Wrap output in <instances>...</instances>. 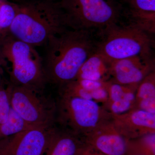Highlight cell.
<instances>
[{"instance_id":"24","label":"cell","mask_w":155,"mask_h":155,"mask_svg":"<svg viewBox=\"0 0 155 155\" xmlns=\"http://www.w3.org/2000/svg\"><path fill=\"white\" fill-rule=\"evenodd\" d=\"M1 74H0V81H1Z\"/></svg>"},{"instance_id":"19","label":"cell","mask_w":155,"mask_h":155,"mask_svg":"<svg viewBox=\"0 0 155 155\" xmlns=\"http://www.w3.org/2000/svg\"><path fill=\"white\" fill-rule=\"evenodd\" d=\"M17 10L16 2L0 0V28L3 36L8 34L10 27L16 17Z\"/></svg>"},{"instance_id":"21","label":"cell","mask_w":155,"mask_h":155,"mask_svg":"<svg viewBox=\"0 0 155 155\" xmlns=\"http://www.w3.org/2000/svg\"><path fill=\"white\" fill-rule=\"evenodd\" d=\"M75 155H107L83 142L79 147Z\"/></svg>"},{"instance_id":"3","label":"cell","mask_w":155,"mask_h":155,"mask_svg":"<svg viewBox=\"0 0 155 155\" xmlns=\"http://www.w3.org/2000/svg\"><path fill=\"white\" fill-rule=\"evenodd\" d=\"M0 54L10 65L11 84L41 91L48 81L43 60L31 45L9 34L1 39Z\"/></svg>"},{"instance_id":"2","label":"cell","mask_w":155,"mask_h":155,"mask_svg":"<svg viewBox=\"0 0 155 155\" xmlns=\"http://www.w3.org/2000/svg\"><path fill=\"white\" fill-rule=\"evenodd\" d=\"M16 17L8 34L35 47L70 28L61 2L56 0L16 1Z\"/></svg>"},{"instance_id":"1","label":"cell","mask_w":155,"mask_h":155,"mask_svg":"<svg viewBox=\"0 0 155 155\" xmlns=\"http://www.w3.org/2000/svg\"><path fill=\"white\" fill-rule=\"evenodd\" d=\"M93 31L69 28L47 42L43 60L48 82L59 87L75 80L84 62L96 51Z\"/></svg>"},{"instance_id":"8","label":"cell","mask_w":155,"mask_h":155,"mask_svg":"<svg viewBox=\"0 0 155 155\" xmlns=\"http://www.w3.org/2000/svg\"><path fill=\"white\" fill-rule=\"evenodd\" d=\"M55 128L32 126L0 140V155H45Z\"/></svg>"},{"instance_id":"22","label":"cell","mask_w":155,"mask_h":155,"mask_svg":"<svg viewBox=\"0 0 155 155\" xmlns=\"http://www.w3.org/2000/svg\"><path fill=\"white\" fill-rule=\"evenodd\" d=\"M0 36H1L2 37V38L3 37L2 33V31L1 30V28H0Z\"/></svg>"},{"instance_id":"7","label":"cell","mask_w":155,"mask_h":155,"mask_svg":"<svg viewBox=\"0 0 155 155\" xmlns=\"http://www.w3.org/2000/svg\"><path fill=\"white\" fill-rule=\"evenodd\" d=\"M11 107L31 126L52 125L54 111L39 95L40 92L26 87H8Z\"/></svg>"},{"instance_id":"5","label":"cell","mask_w":155,"mask_h":155,"mask_svg":"<svg viewBox=\"0 0 155 155\" xmlns=\"http://www.w3.org/2000/svg\"><path fill=\"white\" fill-rule=\"evenodd\" d=\"M68 26L74 29L98 31L119 23L123 7L116 0H61Z\"/></svg>"},{"instance_id":"12","label":"cell","mask_w":155,"mask_h":155,"mask_svg":"<svg viewBox=\"0 0 155 155\" xmlns=\"http://www.w3.org/2000/svg\"><path fill=\"white\" fill-rule=\"evenodd\" d=\"M138 85H122L109 81L108 100L102 106L113 115L124 114L133 110Z\"/></svg>"},{"instance_id":"4","label":"cell","mask_w":155,"mask_h":155,"mask_svg":"<svg viewBox=\"0 0 155 155\" xmlns=\"http://www.w3.org/2000/svg\"><path fill=\"white\" fill-rule=\"evenodd\" d=\"M119 23L98 31L100 40L96 51L110 62L134 56L153 55V35L135 25Z\"/></svg>"},{"instance_id":"15","label":"cell","mask_w":155,"mask_h":155,"mask_svg":"<svg viewBox=\"0 0 155 155\" xmlns=\"http://www.w3.org/2000/svg\"><path fill=\"white\" fill-rule=\"evenodd\" d=\"M83 141L67 130L55 129L45 155H75Z\"/></svg>"},{"instance_id":"11","label":"cell","mask_w":155,"mask_h":155,"mask_svg":"<svg viewBox=\"0 0 155 155\" xmlns=\"http://www.w3.org/2000/svg\"><path fill=\"white\" fill-rule=\"evenodd\" d=\"M84 142L107 155H125L127 140L116 130L112 119L87 134Z\"/></svg>"},{"instance_id":"23","label":"cell","mask_w":155,"mask_h":155,"mask_svg":"<svg viewBox=\"0 0 155 155\" xmlns=\"http://www.w3.org/2000/svg\"><path fill=\"white\" fill-rule=\"evenodd\" d=\"M21 1V0H17V1ZM56 1H61V0H56Z\"/></svg>"},{"instance_id":"16","label":"cell","mask_w":155,"mask_h":155,"mask_svg":"<svg viewBox=\"0 0 155 155\" xmlns=\"http://www.w3.org/2000/svg\"><path fill=\"white\" fill-rule=\"evenodd\" d=\"M134 109L155 114V71L149 74L139 84L136 91Z\"/></svg>"},{"instance_id":"20","label":"cell","mask_w":155,"mask_h":155,"mask_svg":"<svg viewBox=\"0 0 155 155\" xmlns=\"http://www.w3.org/2000/svg\"><path fill=\"white\" fill-rule=\"evenodd\" d=\"M8 87H0V125L6 122L11 110Z\"/></svg>"},{"instance_id":"10","label":"cell","mask_w":155,"mask_h":155,"mask_svg":"<svg viewBox=\"0 0 155 155\" xmlns=\"http://www.w3.org/2000/svg\"><path fill=\"white\" fill-rule=\"evenodd\" d=\"M116 130L127 140L155 133V114L133 109L119 115L112 114Z\"/></svg>"},{"instance_id":"13","label":"cell","mask_w":155,"mask_h":155,"mask_svg":"<svg viewBox=\"0 0 155 155\" xmlns=\"http://www.w3.org/2000/svg\"><path fill=\"white\" fill-rule=\"evenodd\" d=\"M122 16L127 22L142 28L155 25V0H123Z\"/></svg>"},{"instance_id":"18","label":"cell","mask_w":155,"mask_h":155,"mask_svg":"<svg viewBox=\"0 0 155 155\" xmlns=\"http://www.w3.org/2000/svg\"><path fill=\"white\" fill-rule=\"evenodd\" d=\"M32 127L11 107L6 122L0 125V140L10 137Z\"/></svg>"},{"instance_id":"9","label":"cell","mask_w":155,"mask_h":155,"mask_svg":"<svg viewBox=\"0 0 155 155\" xmlns=\"http://www.w3.org/2000/svg\"><path fill=\"white\" fill-rule=\"evenodd\" d=\"M155 71L153 55L134 56L111 62L110 81L122 85H138Z\"/></svg>"},{"instance_id":"6","label":"cell","mask_w":155,"mask_h":155,"mask_svg":"<svg viewBox=\"0 0 155 155\" xmlns=\"http://www.w3.org/2000/svg\"><path fill=\"white\" fill-rule=\"evenodd\" d=\"M58 120L65 128L82 138L107 121L112 114L93 100L60 94Z\"/></svg>"},{"instance_id":"14","label":"cell","mask_w":155,"mask_h":155,"mask_svg":"<svg viewBox=\"0 0 155 155\" xmlns=\"http://www.w3.org/2000/svg\"><path fill=\"white\" fill-rule=\"evenodd\" d=\"M111 63L96 51L84 62L79 69L75 79L109 81L111 78Z\"/></svg>"},{"instance_id":"17","label":"cell","mask_w":155,"mask_h":155,"mask_svg":"<svg viewBox=\"0 0 155 155\" xmlns=\"http://www.w3.org/2000/svg\"><path fill=\"white\" fill-rule=\"evenodd\" d=\"M125 155H155V133L127 140Z\"/></svg>"}]
</instances>
